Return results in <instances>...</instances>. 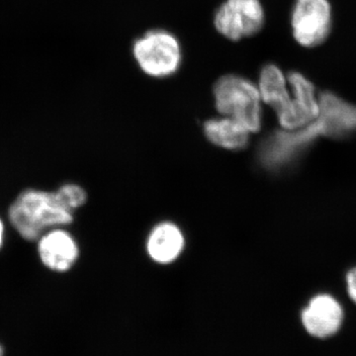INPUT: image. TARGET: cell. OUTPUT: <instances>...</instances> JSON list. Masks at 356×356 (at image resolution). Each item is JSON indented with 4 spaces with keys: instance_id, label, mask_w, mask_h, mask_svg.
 Masks as SVG:
<instances>
[{
    "instance_id": "14",
    "label": "cell",
    "mask_w": 356,
    "mask_h": 356,
    "mask_svg": "<svg viewBox=\"0 0 356 356\" xmlns=\"http://www.w3.org/2000/svg\"><path fill=\"white\" fill-rule=\"evenodd\" d=\"M346 284L348 297L353 303L356 304V266L346 273Z\"/></svg>"
},
{
    "instance_id": "8",
    "label": "cell",
    "mask_w": 356,
    "mask_h": 356,
    "mask_svg": "<svg viewBox=\"0 0 356 356\" xmlns=\"http://www.w3.org/2000/svg\"><path fill=\"white\" fill-rule=\"evenodd\" d=\"M343 320V306L327 293L315 295L301 313L304 329L310 336L318 339H330L337 334Z\"/></svg>"
},
{
    "instance_id": "10",
    "label": "cell",
    "mask_w": 356,
    "mask_h": 356,
    "mask_svg": "<svg viewBox=\"0 0 356 356\" xmlns=\"http://www.w3.org/2000/svg\"><path fill=\"white\" fill-rule=\"evenodd\" d=\"M184 248V234L173 222H161L152 229L147 238V254L159 264H168L177 261Z\"/></svg>"
},
{
    "instance_id": "4",
    "label": "cell",
    "mask_w": 356,
    "mask_h": 356,
    "mask_svg": "<svg viewBox=\"0 0 356 356\" xmlns=\"http://www.w3.org/2000/svg\"><path fill=\"white\" fill-rule=\"evenodd\" d=\"M132 53L140 70L154 79L173 76L182 63L179 40L165 29H152L136 39Z\"/></svg>"
},
{
    "instance_id": "11",
    "label": "cell",
    "mask_w": 356,
    "mask_h": 356,
    "mask_svg": "<svg viewBox=\"0 0 356 356\" xmlns=\"http://www.w3.org/2000/svg\"><path fill=\"white\" fill-rule=\"evenodd\" d=\"M204 134L212 144L229 149L238 151L247 147L250 133L235 119L222 116L209 119L204 123Z\"/></svg>"
},
{
    "instance_id": "6",
    "label": "cell",
    "mask_w": 356,
    "mask_h": 356,
    "mask_svg": "<svg viewBox=\"0 0 356 356\" xmlns=\"http://www.w3.org/2000/svg\"><path fill=\"white\" fill-rule=\"evenodd\" d=\"M257 84L262 103L274 110L283 130H294L304 125L305 118L293 100L287 76L277 65H264Z\"/></svg>"
},
{
    "instance_id": "15",
    "label": "cell",
    "mask_w": 356,
    "mask_h": 356,
    "mask_svg": "<svg viewBox=\"0 0 356 356\" xmlns=\"http://www.w3.org/2000/svg\"><path fill=\"white\" fill-rule=\"evenodd\" d=\"M3 224H2L1 220H0V248H1L2 241H3Z\"/></svg>"
},
{
    "instance_id": "7",
    "label": "cell",
    "mask_w": 356,
    "mask_h": 356,
    "mask_svg": "<svg viewBox=\"0 0 356 356\" xmlns=\"http://www.w3.org/2000/svg\"><path fill=\"white\" fill-rule=\"evenodd\" d=\"M266 13L261 0H225L214 14V26L225 38L238 42L261 32Z\"/></svg>"
},
{
    "instance_id": "9",
    "label": "cell",
    "mask_w": 356,
    "mask_h": 356,
    "mask_svg": "<svg viewBox=\"0 0 356 356\" xmlns=\"http://www.w3.org/2000/svg\"><path fill=\"white\" fill-rule=\"evenodd\" d=\"M39 255L51 270L64 273L74 266L79 257L76 241L63 229H54L40 238Z\"/></svg>"
},
{
    "instance_id": "13",
    "label": "cell",
    "mask_w": 356,
    "mask_h": 356,
    "mask_svg": "<svg viewBox=\"0 0 356 356\" xmlns=\"http://www.w3.org/2000/svg\"><path fill=\"white\" fill-rule=\"evenodd\" d=\"M57 192L67 208L72 212L83 206L88 198L84 189L76 184H65L60 187Z\"/></svg>"
},
{
    "instance_id": "2",
    "label": "cell",
    "mask_w": 356,
    "mask_h": 356,
    "mask_svg": "<svg viewBox=\"0 0 356 356\" xmlns=\"http://www.w3.org/2000/svg\"><path fill=\"white\" fill-rule=\"evenodd\" d=\"M58 192L23 191L11 204L8 217L11 224L25 240H40L48 229L69 225L74 220Z\"/></svg>"
},
{
    "instance_id": "3",
    "label": "cell",
    "mask_w": 356,
    "mask_h": 356,
    "mask_svg": "<svg viewBox=\"0 0 356 356\" xmlns=\"http://www.w3.org/2000/svg\"><path fill=\"white\" fill-rule=\"evenodd\" d=\"M213 95L222 116L235 119L250 134L261 130L264 103L254 81L240 74H225L215 83Z\"/></svg>"
},
{
    "instance_id": "12",
    "label": "cell",
    "mask_w": 356,
    "mask_h": 356,
    "mask_svg": "<svg viewBox=\"0 0 356 356\" xmlns=\"http://www.w3.org/2000/svg\"><path fill=\"white\" fill-rule=\"evenodd\" d=\"M293 100L306 116L313 121L320 113V95L311 79L300 72H290L287 76Z\"/></svg>"
},
{
    "instance_id": "5",
    "label": "cell",
    "mask_w": 356,
    "mask_h": 356,
    "mask_svg": "<svg viewBox=\"0 0 356 356\" xmlns=\"http://www.w3.org/2000/svg\"><path fill=\"white\" fill-rule=\"evenodd\" d=\"M334 25L330 0H294L290 26L293 38L304 48H317L329 39Z\"/></svg>"
},
{
    "instance_id": "1",
    "label": "cell",
    "mask_w": 356,
    "mask_h": 356,
    "mask_svg": "<svg viewBox=\"0 0 356 356\" xmlns=\"http://www.w3.org/2000/svg\"><path fill=\"white\" fill-rule=\"evenodd\" d=\"M356 132V104L332 91L320 93V113L304 127L276 131L261 147V161L270 170L292 163L320 138L341 139Z\"/></svg>"
},
{
    "instance_id": "16",
    "label": "cell",
    "mask_w": 356,
    "mask_h": 356,
    "mask_svg": "<svg viewBox=\"0 0 356 356\" xmlns=\"http://www.w3.org/2000/svg\"><path fill=\"white\" fill-rule=\"evenodd\" d=\"M0 356H3V348L0 346Z\"/></svg>"
}]
</instances>
